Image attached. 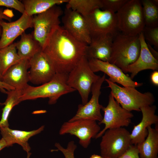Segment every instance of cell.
I'll return each instance as SVG.
<instances>
[{
  "mask_svg": "<svg viewBox=\"0 0 158 158\" xmlns=\"http://www.w3.org/2000/svg\"><path fill=\"white\" fill-rule=\"evenodd\" d=\"M87 46L59 26L49 36L42 51L52 63L56 73L68 74L85 56Z\"/></svg>",
  "mask_w": 158,
  "mask_h": 158,
  "instance_id": "cell-1",
  "label": "cell"
},
{
  "mask_svg": "<svg viewBox=\"0 0 158 158\" xmlns=\"http://www.w3.org/2000/svg\"><path fill=\"white\" fill-rule=\"evenodd\" d=\"M140 50L139 35L130 36L120 32L113 39L109 62L126 73L128 66L137 59Z\"/></svg>",
  "mask_w": 158,
  "mask_h": 158,
  "instance_id": "cell-2",
  "label": "cell"
},
{
  "mask_svg": "<svg viewBox=\"0 0 158 158\" xmlns=\"http://www.w3.org/2000/svg\"><path fill=\"white\" fill-rule=\"evenodd\" d=\"M68 73H56L50 81L36 87L28 85L22 91L21 102L38 98H48L49 104L56 103L61 96L75 91L67 84Z\"/></svg>",
  "mask_w": 158,
  "mask_h": 158,
  "instance_id": "cell-3",
  "label": "cell"
},
{
  "mask_svg": "<svg viewBox=\"0 0 158 158\" xmlns=\"http://www.w3.org/2000/svg\"><path fill=\"white\" fill-rule=\"evenodd\" d=\"M105 81L108 84V87L111 89L110 93L115 100L128 111H140L141 108L152 105L154 103V97L150 92L142 93L135 87H121L107 78Z\"/></svg>",
  "mask_w": 158,
  "mask_h": 158,
  "instance_id": "cell-4",
  "label": "cell"
},
{
  "mask_svg": "<svg viewBox=\"0 0 158 158\" xmlns=\"http://www.w3.org/2000/svg\"><path fill=\"white\" fill-rule=\"evenodd\" d=\"M116 14L121 33L135 36L142 32L145 25L140 0H128Z\"/></svg>",
  "mask_w": 158,
  "mask_h": 158,
  "instance_id": "cell-5",
  "label": "cell"
},
{
  "mask_svg": "<svg viewBox=\"0 0 158 158\" xmlns=\"http://www.w3.org/2000/svg\"><path fill=\"white\" fill-rule=\"evenodd\" d=\"M91 69L87 59L83 56L68 75V85L77 90L82 100V104L88 101L92 86L100 78Z\"/></svg>",
  "mask_w": 158,
  "mask_h": 158,
  "instance_id": "cell-6",
  "label": "cell"
},
{
  "mask_svg": "<svg viewBox=\"0 0 158 158\" xmlns=\"http://www.w3.org/2000/svg\"><path fill=\"white\" fill-rule=\"evenodd\" d=\"M102 136L100 146L104 158H118L132 145L130 133L123 127L108 129Z\"/></svg>",
  "mask_w": 158,
  "mask_h": 158,
  "instance_id": "cell-7",
  "label": "cell"
},
{
  "mask_svg": "<svg viewBox=\"0 0 158 158\" xmlns=\"http://www.w3.org/2000/svg\"><path fill=\"white\" fill-rule=\"evenodd\" d=\"M91 39L105 35L114 38L119 32L116 13L97 8L84 17Z\"/></svg>",
  "mask_w": 158,
  "mask_h": 158,
  "instance_id": "cell-8",
  "label": "cell"
},
{
  "mask_svg": "<svg viewBox=\"0 0 158 158\" xmlns=\"http://www.w3.org/2000/svg\"><path fill=\"white\" fill-rule=\"evenodd\" d=\"M63 13L60 7L55 5L45 11L33 16L34 30L32 33L42 48L50 34L60 26L59 18Z\"/></svg>",
  "mask_w": 158,
  "mask_h": 158,
  "instance_id": "cell-9",
  "label": "cell"
},
{
  "mask_svg": "<svg viewBox=\"0 0 158 158\" xmlns=\"http://www.w3.org/2000/svg\"><path fill=\"white\" fill-rule=\"evenodd\" d=\"M104 112L102 119L98 124L105 125L104 128L97 134L95 138L102 136L105 131L109 129L128 126L131 122L134 116L130 111L123 108L115 100L110 93L108 103L102 109Z\"/></svg>",
  "mask_w": 158,
  "mask_h": 158,
  "instance_id": "cell-10",
  "label": "cell"
},
{
  "mask_svg": "<svg viewBox=\"0 0 158 158\" xmlns=\"http://www.w3.org/2000/svg\"><path fill=\"white\" fill-rule=\"evenodd\" d=\"M106 78L104 74L93 84L91 88L92 96L90 100L85 104H80L76 114L68 121L88 120L100 122L103 117L101 110L103 106L99 103V98L101 94L102 85Z\"/></svg>",
  "mask_w": 158,
  "mask_h": 158,
  "instance_id": "cell-11",
  "label": "cell"
},
{
  "mask_svg": "<svg viewBox=\"0 0 158 158\" xmlns=\"http://www.w3.org/2000/svg\"><path fill=\"white\" fill-rule=\"evenodd\" d=\"M100 130V128L96 121L79 120L64 123L60 129L59 134H69L75 136L79 139L80 145L86 148L90 144L91 139L95 138Z\"/></svg>",
  "mask_w": 158,
  "mask_h": 158,
  "instance_id": "cell-12",
  "label": "cell"
},
{
  "mask_svg": "<svg viewBox=\"0 0 158 158\" xmlns=\"http://www.w3.org/2000/svg\"><path fill=\"white\" fill-rule=\"evenodd\" d=\"M30 82L35 85L43 84L50 81L56 73L50 61L42 50L29 59Z\"/></svg>",
  "mask_w": 158,
  "mask_h": 158,
  "instance_id": "cell-13",
  "label": "cell"
},
{
  "mask_svg": "<svg viewBox=\"0 0 158 158\" xmlns=\"http://www.w3.org/2000/svg\"><path fill=\"white\" fill-rule=\"evenodd\" d=\"M62 21L63 28L78 41L87 45L91 38L84 18L77 12L65 8Z\"/></svg>",
  "mask_w": 158,
  "mask_h": 158,
  "instance_id": "cell-14",
  "label": "cell"
},
{
  "mask_svg": "<svg viewBox=\"0 0 158 158\" xmlns=\"http://www.w3.org/2000/svg\"><path fill=\"white\" fill-rule=\"evenodd\" d=\"M33 16L25 12L17 20L7 22L0 20L2 32L0 38V49L12 44L15 39L21 35L25 30L33 27Z\"/></svg>",
  "mask_w": 158,
  "mask_h": 158,
  "instance_id": "cell-15",
  "label": "cell"
},
{
  "mask_svg": "<svg viewBox=\"0 0 158 158\" xmlns=\"http://www.w3.org/2000/svg\"><path fill=\"white\" fill-rule=\"evenodd\" d=\"M89 66L94 72L99 71L102 72L109 77L108 79L111 82L119 83L123 87H139L143 85L133 81L130 77L125 74L122 70L115 65L108 62L92 59H88Z\"/></svg>",
  "mask_w": 158,
  "mask_h": 158,
  "instance_id": "cell-16",
  "label": "cell"
},
{
  "mask_svg": "<svg viewBox=\"0 0 158 158\" xmlns=\"http://www.w3.org/2000/svg\"><path fill=\"white\" fill-rule=\"evenodd\" d=\"M29 59H21L10 67L2 76L1 81L16 90L23 91L29 85Z\"/></svg>",
  "mask_w": 158,
  "mask_h": 158,
  "instance_id": "cell-17",
  "label": "cell"
},
{
  "mask_svg": "<svg viewBox=\"0 0 158 158\" xmlns=\"http://www.w3.org/2000/svg\"><path fill=\"white\" fill-rule=\"evenodd\" d=\"M157 109L154 105L141 108L142 117L141 121L134 126L130 133L132 145H136L143 141L148 135L147 128L153 124L158 125V116L155 114Z\"/></svg>",
  "mask_w": 158,
  "mask_h": 158,
  "instance_id": "cell-18",
  "label": "cell"
},
{
  "mask_svg": "<svg viewBox=\"0 0 158 158\" xmlns=\"http://www.w3.org/2000/svg\"><path fill=\"white\" fill-rule=\"evenodd\" d=\"M140 44V54L136 61L129 65L126 69L127 73H131L130 77L132 80L140 71L146 69L157 71L158 61L151 53L147 46L142 32L139 34Z\"/></svg>",
  "mask_w": 158,
  "mask_h": 158,
  "instance_id": "cell-19",
  "label": "cell"
},
{
  "mask_svg": "<svg viewBox=\"0 0 158 158\" xmlns=\"http://www.w3.org/2000/svg\"><path fill=\"white\" fill-rule=\"evenodd\" d=\"M113 39L109 35L91 39V42L87 46L85 56L87 59H95L109 62Z\"/></svg>",
  "mask_w": 158,
  "mask_h": 158,
  "instance_id": "cell-20",
  "label": "cell"
},
{
  "mask_svg": "<svg viewBox=\"0 0 158 158\" xmlns=\"http://www.w3.org/2000/svg\"><path fill=\"white\" fill-rule=\"evenodd\" d=\"M44 126L30 131H25L11 129L9 127H0L1 134L8 147L14 143L20 145L23 150L29 152L31 148L28 141L31 137L38 134L43 130Z\"/></svg>",
  "mask_w": 158,
  "mask_h": 158,
  "instance_id": "cell-21",
  "label": "cell"
},
{
  "mask_svg": "<svg viewBox=\"0 0 158 158\" xmlns=\"http://www.w3.org/2000/svg\"><path fill=\"white\" fill-rule=\"evenodd\" d=\"M148 135L145 140L136 145L140 158H158V126H151L147 128Z\"/></svg>",
  "mask_w": 158,
  "mask_h": 158,
  "instance_id": "cell-22",
  "label": "cell"
},
{
  "mask_svg": "<svg viewBox=\"0 0 158 158\" xmlns=\"http://www.w3.org/2000/svg\"><path fill=\"white\" fill-rule=\"evenodd\" d=\"M20 40L16 42L18 54L21 59H29L35 54L42 50L39 42L35 38L32 33L23 32Z\"/></svg>",
  "mask_w": 158,
  "mask_h": 158,
  "instance_id": "cell-23",
  "label": "cell"
},
{
  "mask_svg": "<svg viewBox=\"0 0 158 158\" xmlns=\"http://www.w3.org/2000/svg\"><path fill=\"white\" fill-rule=\"evenodd\" d=\"M68 0H23L21 1L25 8V12L32 16L45 11L51 7L66 3Z\"/></svg>",
  "mask_w": 158,
  "mask_h": 158,
  "instance_id": "cell-24",
  "label": "cell"
},
{
  "mask_svg": "<svg viewBox=\"0 0 158 158\" xmlns=\"http://www.w3.org/2000/svg\"><path fill=\"white\" fill-rule=\"evenodd\" d=\"M16 42L0 49V73L1 76L11 66L21 59L18 56Z\"/></svg>",
  "mask_w": 158,
  "mask_h": 158,
  "instance_id": "cell-25",
  "label": "cell"
},
{
  "mask_svg": "<svg viewBox=\"0 0 158 158\" xmlns=\"http://www.w3.org/2000/svg\"><path fill=\"white\" fill-rule=\"evenodd\" d=\"M22 91L14 90L7 91V98L2 105L4 107L2 109L1 118L0 120V127H9L8 117L13 107L21 102L20 97Z\"/></svg>",
  "mask_w": 158,
  "mask_h": 158,
  "instance_id": "cell-26",
  "label": "cell"
},
{
  "mask_svg": "<svg viewBox=\"0 0 158 158\" xmlns=\"http://www.w3.org/2000/svg\"><path fill=\"white\" fill-rule=\"evenodd\" d=\"M101 0H68L66 8L80 13L84 17L97 8L102 9Z\"/></svg>",
  "mask_w": 158,
  "mask_h": 158,
  "instance_id": "cell-27",
  "label": "cell"
},
{
  "mask_svg": "<svg viewBox=\"0 0 158 158\" xmlns=\"http://www.w3.org/2000/svg\"><path fill=\"white\" fill-rule=\"evenodd\" d=\"M140 1L145 26L158 27V6L154 4L151 0Z\"/></svg>",
  "mask_w": 158,
  "mask_h": 158,
  "instance_id": "cell-28",
  "label": "cell"
},
{
  "mask_svg": "<svg viewBox=\"0 0 158 158\" xmlns=\"http://www.w3.org/2000/svg\"><path fill=\"white\" fill-rule=\"evenodd\" d=\"M142 32L145 39L150 45L158 49V27H148L145 26Z\"/></svg>",
  "mask_w": 158,
  "mask_h": 158,
  "instance_id": "cell-29",
  "label": "cell"
},
{
  "mask_svg": "<svg viewBox=\"0 0 158 158\" xmlns=\"http://www.w3.org/2000/svg\"><path fill=\"white\" fill-rule=\"evenodd\" d=\"M128 0H101L102 9L116 13Z\"/></svg>",
  "mask_w": 158,
  "mask_h": 158,
  "instance_id": "cell-30",
  "label": "cell"
},
{
  "mask_svg": "<svg viewBox=\"0 0 158 158\" xmlns=\"http://www.w3.org/2000/svg\"><path fill=\"white\" fill-rule=\"evenodd\" d=\"M55 145L58 150L61 151L63 153L65 158H75L74 153L77 148V146L73 141L69 142L66 148H63L59 143H56Z\"/></svg>",
  "mask_w": 158,
  "mask_h": 158,
  "instance_id": "cell-31",
  "label": "cell"
},
{
  "mask_svg": "<svg viewBox=\"0 0 158 158\" xmlns=\"http://www.w3.org/2000/svg\"><path fill=\"white\" fill-rule=\"evenodd\" d=\"M0 6L14 8L22 14L25 12L24 5L21 1L0 0Z\"/></svg>",
  "mask_w": 158,
  "mask_h": 158,
  "instance_id": "cell-32",
  "label": "cell"
},
{
  "mask_svg": "<svg viewBox=\"0 0 158 158\" xmlns=\"http://www.w3.org/2000/svg\"><path fill=\"white\" fill-rule=\"evenodd\" d=\"M118 158H140V157L136 146L132 145L123 155Z\"/></svg>",
  "mask_w": 158,
  "mask_h": 158,
  "instance_id": "cell-33",
  "label": "cell"
},
{
  "mask_svg": "<svg viewBox=\"0 0 158 158\" xmlns=\"http://www.w3.org/2000/svg\"><path fill=\"white\" fill-rule=\"evenodd\" d=\"M14 15L12 10H3V8H0V20L5 19L10 22Z\"/></svg>",
  "mask_w": 158,
  "mask_h": 158,
  "instance_id": "cell-34",
  "label": "cell"
},
{
  "mask_svg": "<svg viewBox=\"0 0 158 158\" xmlns=\"http://www.w3.org/2000/svg\"><path fill=\"white\" fill-rule=\"evenodd\" d=\"M13 87L5 83L2 81H0V90L2 93H7V91L14 90Z\"/></svg>",
  "mask_w": 158,
  "mask_h": 158,
  "instance_id": "cell-35",
  "label": "cell"
},
{
  "mask_svg": "<svg viewBox=\"0 0 158 158\" xmlns=\"http://www.w3.org/2000/svg\"><path fill=\"white\" fill-rule=\"evenodd\" d=\"M151 80L152 83L156 86L158 85V71H154L151 75Z\"/></svg>",
  "mask_w": 158,
  "mask_h": 158,
  "instance_id": "cell-36",
  "label": "cell"
},
{
  "mask_svg": "<svg viewBox=\"0 0 158 158\" xmlns=\"http://www.w3.org/2000/svg\"><path fill=\"white\" fill-rule=\"evenodd\" d=\"M147 46L151 53L156 59L158 60V52L153 49L151 45L147 42H146Z\"/></svg>",
  "mask_w": 158,
  "mask_h": 158,
  "instance_id": "cell-37",
  "label": "cell"
},
{
  "mask_svg": "<svg viewBox=\"0 0 158 158\" xmlns=\"http://www.w3.org/2000/svg\"><path fill=\"white\" fill-rule=\"evenodd\" d=\"M6 147H8L4 139L2 138L0 140V151Z\"/></svg>",
  "mask_w": 158,
  "mask_h": 158,
  "instance_id": "cell-38",
  "label": "cell"
},
{
  "mask_svg": "<svg viewBox=\"0 0 158 158\" xmlns=\"http://www.w3.org/2000/svg\"><path fill=\"white\" fill-rule=\"evenodd\" d=\"M90 158H103L101 156L93 154L91 155Z\"/></svg>",
  "mask_w": 158,
  "mask_h": 158,
  "instance_id": "cell-39",
  "label": "cell"
},
{
  "mask_svg": "<svg viewBox=\"0 0 158 158\" xmlns=\"http://www.w3.org/2000/svg\"><path fill=\"white\" fill-rule=\"evenodd\" d=\"M152 1L155 5L158 6V0H151Z\"/></svg>",
  "mask_w": 158,
  "mask_h": 158,
  "instance_id": "cell-40",
  "label": "cell"
},
{
  "mask_svg": "<svg viewBox=\"0 0 158 158\" xmlns=\"http://www.w3.org/2000/svg\"><path fill=\"white\" fill-rule=\"evenodd\" d=\"M27 154L26 158H30V156L31 154V153L29 152H27Z\"/></svg>",
  "mask_w": 158,
  "mask_h": 158,
  "instance_id": "cell-41",
  "label": "cell"
},
{
  "mask_svg": "<svg viewBox=\"0 0 158 158\" xmlns=\"http://www.w3.org/2000/svg\"><path fill=\"white\" fill-rule=\"evenodd\" d=\"M1 33H0V37H1ZM1 78H2V76L0 73V81H1Z\"/></svg>",
  "mask_w": 158,
  "mask_h": 158,
  "instance_id": "cell-42",
  "label": "cell"
},
{
  "mask_svg": "<svg viewBox=\"0 0 158 158\" xmlns=\"http://www.w3.org/2000/svg\"><path fill=\"white\" fill-rule=\"evenodd\" d=\"M2 32V29L1 27L0 26V33H1Z\"/></svg>",
  "mask_w": 158,
  "mask_h": 158,
  "instance_id": "cell-43",
  "label": "cell"
},
{
  "mask_svg": "<svg viewBox=\"0 0 158 158\" xmlns=\"http://www.w3.org/2000/svg\"><path fill=\"white\" fill-rule=\"evenodd\" d=\"M0 104L2 105V103H0Z\"/></svg>",
  "mask_w": 158,
  "mask_h": 158,
  "instance_id": "cell-44",
  "label": "cell"
}]
</instances>
